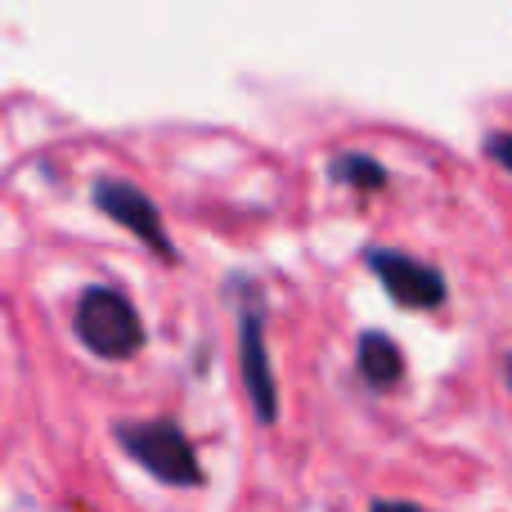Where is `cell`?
Masks as SVG:
<instances>
[{
  "label": "cell",
  "mask_w": 512,
  "mask_h": 512,
  "mask_svg": "<svg viewBox=\"0 0 512 512\" xmlns=\"http://www.w3.org/2000/svg\"><path fill=\"white\" fill-rule=\"evenodd\" d=\"M72 328L86 342V351H95L99 360H131L144 346V319L135 315V306L122 292L104 288V283L81 292Z\"/></svg>",
  "instance_id": "cell-1"
},
{
  "label": "cell",
  "mask_w": 512,
  "mask_h": 512,
  "mask_svg": "<svg viewBox=\"0 0 512 512\" xmlns=\"http://www.w3.org/2000/svg\"><path fill=\"white\" fill-rule=\"evenodd\" d=\"M113 436H117V445L158 481H167V486H203V463H198L189 436L180 432V423H171V418L117 423Z\"/></svg>",
  "instance_id": "cell-2"
},
{
  "label": "cell",
  "mask_w": 512,
  "mask_h": 512,
  "mask_svg": "<svg viewBox=\"0 0 512 512\" xmlns=\"http://www.w3.org/2000/svg\"><path fill=\"white\" fill-rule=\"evenodd\" d=\"M369 270L378 274L382 288L409 310H436V306H445V297H450L441 270H432V265L414 261V256H405V252L369 248Z\"/></svg>",
  "instance_id": "cell-3"
},
{
  "label": "cell",
  "mask_w": 512,
  "mask_h": 512,
  "mask_svg": "<svg viewBox=\"0 0 512 512\" xmlns=\"http://www.w3.org/2000/svg\"><path fill=\"white\" fill-rule=\"evenodd\" d=\"M95 207L104 216H113L117 225H126V230H131L149 252H158L162 261H176V248H171V239H167V225H162L153 198H144V189L126 185V180H99Z\"/></svg>",
  "instance_id": "cell-4"
},
{
  "label": "cell",
  "mask_w": 512,
  "mask_h": 512,
  "mask_svg": "<svg viewBox=\"0 0 512 512\" xmlns=\"http://www.w3.org/2000/svg\"><path fill=\"white\" fill-rule=\"evenodd\" d=\"M239 364H243V382H248L256 418L274 423L279 418V391H274L270 351H265V306L256 297L243 301L239 310Z\"/></svg>",
  "instance_id": "cell-5"
},
{
  "label": "cell",
  "mask_w": 512,
  "mask_h": 512,
  "mask_svg": "<svg viewBox=\"0 0 512 512\" xmlns=\"http://www.w3.org/2000/svg\"><path fill=\"white\" fill-rule=\"evenodd\" d=\"M355 369H360L364 387L373 391H396L405 378V355L387 333H364L360 351H355Z\"/></svg>",
  "instance_id": "cell-6"
},
{
  "label": "cell",
  "mask_w": 512,
  "mask_h": 512,
  "mask_svg": "<svg viewBox=\"0 0 512 512\" xmlns=\"http://www.w3.org/2000/svg\"><path fill=\"white\" fill-rule=\"evenodd\" d=\"M328 176H333L337 185L360 189V194H378V189H387V171H382V162L369 158V153H337V158L328 162Z\"/></svg>",
  "instance_id": "cell-7"
},
{
  "label": "cell",
  "mask_w": 512,
  "mask_h": 512,
  "mask_svg": "<svg viewBox=\"0 0 512 512\" xmlns=\"http://www.w3.org/2000/svg\"><path fill=\"white\" fill-rule=\"evenodd\" d=\"M369 512H423V508H414V504H400V499H378Z\"/></svg>",
  "instance_id": "cell-8"
},
{
  "label": "cell",
  "mask_w": 512,
  "mask_h": 512,
  "mask_svg": "<svg viewBox=\"0 0 512 512\" xmlns=\"http://www.w3.org/2000/svg\"><path fill=\"white\" fill-rule=\"evenodd\" d=\"M490 153H495V158H499V162H508V144H504V135H499V140H495V144H490Z\"/></svg>",
  "instance_id": "cell-9"
}]
</instances>
